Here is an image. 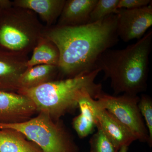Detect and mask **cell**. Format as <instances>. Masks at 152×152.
Returning a JSON list of instances; mask_svg holds the SVG:
<instances>
[{
  "mask_svg": "<svg viewBox=\"0 0 152 152\" xmlns=\"http://www.w3.org/2000/svg\"><path fill=\"white\" fill-rule=\"evenodd\" d=\"M117 14L77 26H45L43 37L59 52L58 80L74 77L96 69L98 61L118 43Z\"/></svg>",
  "mask_w": 152,
  "mask_h": 152,
  "instance_id": "obj_1",
  "label": "cell"
},
{
  "mask_svg": "<svg viewBox=\"0 0 152 152\" xmlns=\"http://www.w3.org/2000/svg\"><path fill=\"white\" fill-rule=\"evenodd\" d=\"M152 47L150 30L135 43L121 50H107L102 55L96 69L110 79L114 95H137L147 89L149 56Z\"/></svg>",
  "mask_w": 152,
  "mask_h": 152,
  "instance_id": "obj_2",
  "label": "cell"
},
{
  "mask_svg": "<svg viewBox=\"0 0 152 152\" xmlns=\"http://www.w3.org/2000/svg\"><path fill=\"white\" fill-rule=\"evenodd\" d=\"M100 72L96 69L74 77L48 82L33 88L20 89L17 93L29 98L38 113H46L58 121L78 107L79 99L85 92H89L95 99L103 91L102 85L95 82Z\"/></svg>",
  "mask_w": 152,
  "mask_h": 152,
  "instance_id": "obj_3",
  "label": "cell"
},
{
  "mask_svg": "<svg viewBox=\"0 0 152 152\" xmlns=\"http://www.w3.org/2000/svg\"><path fill=\"white\" fill-rule=\"evenodd\" d=\"M28 9L0 0V50L28 56L43 36L45 26Z\"/></svg>",
  "mask_w": 152,
  "mask_h": 152,
  "instance_id": "obj_4",
  "label": "cell"
},
{
  "mask_svg": "<svg viewBox=\"0 0 152 152\" xmlns=\"http://www.w3.org/2000/svg\"><path fill=\"white\" fill-rule=\"evenodd\" d=\"M15 129L37 145L43 152H79L70 134L61 120L56 121L44 112L24 122L0 124V129Z\"/></svg>",
  "mask_w": 152,
  "mask_h": 152,
  "instance_id": "obj_5",
  "label": "cell"
},
{
  "mask_svg": "<svg viewBox=\"0 0 152 152\" xmlns=\"http://www.w3.org/2000/svg\"><path fill=\"white\" fill-rule=\"evenodd\" d=\"M139 100L137 95L112 96L103 91L95 99L98 107L110 113L130 131L137 140L147 143L150 147L148 132L138 105Z\"/></svg>",
  "mask_w": 152,
  "mask_h": 152,
  "instance_id": "obj_6",
  "label": "cell"
},
{
  "mask_svg": "<svg viewBox=\"0 0 152 152\" xmlns=\"http://www.w3.org/2000/svg\"><path fill=\"white\" fill-rule=\"evenodd\" d=\"M118 37L128 42L139 40L152 25V4L140 8L118 9L117 13Z\"/></svg>",
  "mask_w": 152,
  "mask_h": 152,
  "instance_id": "obj_7",
  "label": "cell"
},
{
  "mask_svg": "<svg viewBox=\"0 0 152 152\" xmlns=\"http://www.w3.org/2000/svg\"><path fill=\"white\" fill-rule=\"evenodd\" d=\"M37 112L29 98L19 93L0 91V124L26 121Z\"/></svg>",
  "mask_w": 152,
  "mask_h": 152,
  "instance_id": "obj_8",
  "label": "cell"
},
{
  "mask_svg": "<svg viewBox=\"0 0 152 152\" xmlns=\"http://www.w3.org/2000/svg\"><path fill=\"white\" fill-rule=\"evenodd\" d=\"M28 56L0 50V91H18L19 80L28 68Z\"/></svg>",
  "mask_w": 152,
  "mask_h": 152,
  "instance_id": "obj_9",
  "label": "cell"
},
{
  "mask_svg": "<svg viewBox=\"0 0 152 152\" xmlns=\"http://www.w3.org/2000/svg\"><path fill=\"white\" fill-rule=\"evenodd\" d=\"M96 102V100H95ZM96 127H99L118 148L129 147L137 140L130 131L105 109L97 105Z\"/></svg>",
  "mask_w": 152,
  "mask_h": 152,
  "instance_id": "obj_10",
  "label": "cell"
},
{
  "mask_svg": "<svg viewBox=\"0 0 152 152\" xmlns=\"http://www.w3.org/2000/svg\"><path fill=\"white\" fill-rule=\"evenodd\" d=\"M98 0H67L56 25L77 26L88 23L90 16Z\"/></svg>",
  "mask_w": 152,
  "mask_h": 152,
  "instance_id": "obj_11",
  "label": "cell"
},
{
  "mask_svg": "<svg viewBox=\"0 0 152 152\" xmlns=\"http://www.w3.org/2000/svg\"><path fill=\"white\" fill-rule=\"evenodd\" d=\"M66 0H15L13 5L35 13L46 23V27L54 26L59 18Z\"/></svg>",
  "mask_w": 152,
  "mask_h": 152,
  "instance_id": "obj_12",
  "label": "cell"
},
{
  "mask_svg": "<svg viewBox=\"0 0 152 152\" xmlns=\"http://www.w3.org/2000/svg\"><path fill=\"white\" fill-rule=\"evenodd\" d=\"M80 113L73 119L72 126L78 136L84 138L91 134L96 127L95 99L88 91L85 92L78 101Z\"/></svg>",
  "mask_w": 152,
  "mask_h": 152,
  "instance_id": "obj_13",
  "label": "cell"
},
{
  "mask_svg": "<svg viewBox=\"0 0 152 152\" xmlns=\"http://www.w3.org/2000/svg\"><path fill=\"white\" fill-rule=\"evenodd\" d=\"M58 66L42 64L28 68L19 80L20 90L33 88L58 80Z\"/></svg>",
  "mask_w": 152,
  "mask_h": 152,
  "instance_id": "obj_14",
  "label": "cell"
},
{
  "mask_svg": "<svg viewBox=\"0 0 152 152\" xmlns=\"http://www.w3.org/2000/svg\"><path fill=\"white\" fill-rule=\"evenodd\" d=\"M0 152H43L37 145L15 129H0Z\"/></svg>",
  "mask_w": 152,
  "mask_h": 152,
  "instance_id": "obj_15",
  "label": "cell"
},
{
  "mask_svg": "<svg viewBox=\"0 0 152 152\" xmlns=\"http://www.w3.org/2000/svg\"><path fill=\"white\" fill-rule=\"evenodd\" d=\"M32 52L31 57L28 61V68L38 65H58V49L52 41L43 36Z\"/></svg>",
  "mask_w": 152,
  "mask_h": 152,
  "instance_id": "obj_16",
  "label": "cell"
},
{
  "mask_svg": "<svg viewBox=\"0 0 152 152\" xmlns=\"http://www.w3.org/2000/svg\"><path fill=\"white\" fill-rule=\"evenodd\" d=\"M90 139V152H119L120 149L99 127Z\"/></svg>",
  "mask_w": 152,
  "mask_h": 152,
  "instance_id": "obj_17",
  "label": "cell"
},
{
  "mask_svg": "<svg viewBox=\"0 0 152 152\" xmlns=\"http://www.w3.org/2000/svg\"><path fill=\"white\" fill-rule=\"evenodd\" d=\"M119 0H98L90 15L88 23H95L118 12Z\"/></svg>",
  "mask_w": 152,
  "mask_h": 152,
  "instance_id": "obj_18",
  "label": "cell"
},
{
  "mask_svg": "<svg viewBox=\"0 0 152 152\" xmlns=\"http://www.w3.org/2000/svg\"><path fill=\"white\" fill-rule=\"evenodd\" d=\"M138 108L142 117H143L149 136L150 147L152 146V100L148 95L142 94L140 97Z\"/></svg>",
  "mask_w": 152,
  "mask_h": 152,
  "instance_id": "obj_19",
  "label": "cell"
},
{
  "mask_svg": "<svg viewBox=\"0 0 152 152\" xmlns=\"http://www.w3.org/2000/svg\"><path fill=\"white\" fill-rule=\"evenodd\" d=\"M152 3L151 0H119L118 9L133 10L146 7Z\"/></svg>",
  "mask_w": 152,
  "mask_h": 152,
  "instance_id": "obj_20",
  "label": "cell"
},
{
  "mask_svg": "<svg viewBox=\"0 0 152 152\" xmlns=\"http://www.w3.org/2000/svg\"><path fill=\"white\" fill-rule=\"evenodd\" d=\"M128 147L126 146L122 147L120 148L119 152H128Z\"/></svg>",
  "mask_w": 152,
  "mask_h": 152,
  "instance_id": "obj_21",
  "label": "cell"
}]
</instances>
